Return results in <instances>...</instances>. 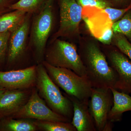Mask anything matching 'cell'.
<instances>
[{
	"label": "cell",
	"instance_id": "22",
	"mask_svg": "<svg viewBox=\"0 0 131 131\" xmlns=\"http://www.w3.org/2000/svg\"><path fill=\"white\" fill-rule=\"evenodd\" d=\"M11 33L9 32H0V62L6 54Z\"/></svg>",
	"mask_w": 131,
	"mask_h": 131
},
{
	"label": "cell",
	"instance_id": "23",
	"mask_svg": "<svg viewBox=\"0 0 131 131\" xmlns=\"http://www.w3.org/2000/svg\"><path fill=\"white\" fill-rule=\"evenodd\" d=\"M82 7H95L103 9L108 7L109 4L103 0H76Z\"/></svg>",
	"mask_w": 131,
	"mask_h": 131
},
{
	"label": "cell",
	"instance_id": "13",
	"mask_svg": "<svg viewBox=\"0 0 131 131\" xmlns=\"http://www.w3.org/2000/svg\"><path fill=\"white\" fill-rule=\"evenodd\" d=\"M72 102L73 115L71 122L78 131H96L93 118L90 112L89 102L79 100L66 94Z\"/></svg>",
	"mask_w": 131,
	"mask_h": 131
},
{
	"label": "cell",
	"instance_id": "21",
	"mask_svg": "<svg viewBox=\"0 0 131 131\" xmlns=\"http://www.w3.org/2000/svg\"><path fill=\"white\" fill-rule=\"evenodd\" d=\"M131 8V6L123 9H116L108 7L102 9L103 12L107 14L110 20L113 23L122 17V15L130 10Z\"/></svg>",
	"mask_w": 131,
	"mask_h": 131
},
{
	"label": "cell",
	"instance_id": "5",
	"mask_svg": "<svg viewBox=\"0 0 131 131\" xmlns=\"http://www.w3.org/2000/svg\"><path fill=\"white\" fill-rule=\"evenodd\" d=\"M53 0H47L43 7L32 20L30 45L34 49L39 63L43 61L46 43L53 27Z\"/></svg>",
	"mask_w": 131,
	"mask_h": 131
},
{
	"label": "cell",
	"instance_id": "3",
	"mask_svg": "<svg viewBox=\"0 0 131 131\" xmlns=\"http://www.w3.org/2000/svg\"><path fill=\"white\" fill-rule=\"evenodd\" d=\"M42 63L52 81L66 94L89 102L93 87L86 78L80 76L71 70L52 66L45 61Z\"/></svg>",
	"mask_w": 131,
	"mask_h": 131
},
{
	"label": "cell",
	"instance_id": "2",
	"mask_svg": "<svg viewBox=\"0 0 131 131\" xmlns=\"http://www.w3.org/2000/svg\"><path fill=\"white\" fill-rule=\"evenodd\" d=\"M35 86L39 95L52 110L72 119L73 115L72 102L67 96L63 95L58 86L49 77L42 63L37 66Z\"/></svg>",
	"mask_w": 131,
	"mask_h": 131
},
{
	"label": "cell",
	"instance_id": "15",
	"mask_svg": "<svg viewBox=\"0 0 131 131\" xmlns=\"http://www.w3.org/2000/svg\"><path fill=\"white\" fill-rule=\"evenodd\" d=\"M26 14L25 12L15 10L0 16V32H13L22 24Z\"/></svg>",
	"mask_w": 131,
	"mask_h": 131
},
{
	"label": "cell",
	"instance_id": "11",
	"mask_svg": "<svg viewBox=\"0 0 131 131\" xmlns=\"http://www.w3.org/2000/svg\"><path fill=\"white\" fill-rule=\"evenodd\" d=\"M32 14L27 13L22 24L11 33L9 39L8 61L13 63L20 58L25 50Z\"/></svg>",
	"mask_w": 131,
	"mask_h": 131
},
{
	"label": "cell",
	"instance_id": "27",
	"mask_svg": "<svg viewBox=\"0 0 131 131\" xmlns=\"http://www.w3.org/2000/svg\"><path fill=\"white\" fill-rule=\"evenodd\" d=\"M115 1H121V0H115Z\"/></svg>",
	"mask_w": 131,
	"mask_h": 131
},
{
	"label": "cell",
	"instance_id": "7",
	"mask_svg": "<svg viewBox=\"0 0 131 131\" xmlns=\"http://www.w3.org/2000/svg\"><path fill=\"white\" fill-rule=\"evenodd\" d=\"M16 119H29L44 121L70 122L71 120L55 112L46 105L39 94L37 89H33L26 103L10 115Z\"/></svg>",
	"mask_w": 131,
	"mask_h": 131
},
{
	"label": "cell",
	"instance_id": "14",
	"mask_svg": "<svg viewBox=\"0 0 131 131\" xmlns=\"http://www.w3.org/2000/svg\"><path fill=\"white\" fill-rule=\"evenodd\" d=\"M110 89L113 96V104L108 114V119L113 123L120 121L124 113L131 111V96L115 89Z\"/></svg>",
	"mask_w": 131,
	"mask_h": 131
},
{
	"label": "cell",
	"instance_id": "10",
	"mask_svg": "<svg viewBox=\"0 0 131 131\" xmlns=\"http://www.w3.org/2000/svg\"><path fill=\"white\" fill-rule=\"evenodd\" d=\"M110 66L117 75L118 80L115 89L131 94V61L120 51L113 50L107 53Z\"/></svg>",
	"mask_w": 131,
	"mask_h": 131
},
{
	"label": "cell",
	"instance_id": "25",
	"mask_svg": "<svg viewBox=\"0 0 131 131\" xmlns=\"http://www.w3.org/2000/svg\"><path fill=\"white\" fill-rule=\"evenodd\" d=\"M6 90V89L0 86V97Z\"/></svg>",
	"mask_w": 131,
	"mask_h": 131
},
{
	"label": "cell",
	"instance_id": "18",
	"mask_svg": "<svg viewBox=\"0 0 131 131\" xmlns=\"http://www.w3.org/2000/svg\"><path fill=\"white\" fill-rule=\"evenodd\" d=\"M38 129L45 131H76L71 122L44 121L35 120Z\"/></svg>",
	"mask_w": 131,
	"mask_h": 131
},
{
	"label": "cell",
	"instance_id": "1",
	"mask_svg": "<svg viewBox=\"0 0 131 131\" xmlns=\"http://www.w3.org/2000/svg\"><path fill=\"white\" fill-rule=\"evenodd\" d=\"M80 56L87 79L93 88L115 89L118 80L117 73L99 46L94 43L89 44Z\"/></svg>",
	"mask_w": 131,
	"mask_h": 131
},
{
	"label": "cell",
	"instance_id": "20",
	"mask_svg": "<svg viewBox=\"0 0 131 131\" xmlns=\"http://www.w3.org/2000/svg\"><path fill=\"white\" fill-rule=\"evenodd\" d=\"M115 45L120 51L129 58L131 61V43L124 35L116 34Z\"/></svg>",
	"mask_w": 131,
	"mask_h": 131
},
{
	"label": "cell",
	"instance_id": "12",
	"mask_svg": "<svg viewBox=\"0 0 131 131\" xmlns=\"http://www.w3.org/2000/svg\"><path fill=\"white\" fill-rule=\"evenodd\" d=\"M28 89H7L0 97V117L10 116L24 105L31 93Z\"/></svg>",
	"mask_w": 131,
	"mask_h": 131
},
{
	"label": "cell",
	"instance_id": "26",
	"mask_svg": "<svg viewBox=\"0 0 131 131\" xmlns=\"http://www.w3.org/2000/svg\"><path fill=\"white\" fill-rule=\"evenodd\" d=\"M5 1L6 0H0V13L3 12L1 9V7H2L1 6H2V4H3V3L5 2Z\"/></svg>",
	"mask_w": 131,
	"mask_h": 131
},
{
	"label": "cell",
	"instance_id": "6",
	"mask_svg": "<svg viewBox=\"0 0 131 131\" xmlns=\"http://www.w3.org/2000/svg\"><path fill=\"white\" fill-rule=\"evenodd\" d=\"M113 104V96L111 89L93 88L89 108L96 130H112V123L108 121V117Z\"/></svg>",
	"mask_w": 131,
	"mask_h": 131
},
{
	"label": "cell",
	"instance_id": "9",
	"mask_svg": "<svg viewBox=\"0 0 131 131\" xmlns=\"http://www.w3.org/2000/svg\"><path fill=\"white\" fill-rule=\"evenodd\" d=\"M37 66L18 70L0 71V86L8 90L28 89L36 86Z\"/></svg>",
	"mask_w": 131,
	"mask_h": 131
},
{
	"label": "cell",
	"instance_id": "16",
	"mask_svg": "<svg viewBox=\"0 0 131 131\" xmlns=\"http://www.w3.org/2000/svg\"><path fill=\"white\" fill-rule=\"evenodd\" d=\"M1 129L7 131H35L38 130L34 121L29 119H16L9 118L4 121Z\"/></svg>",
	"mask_w": 131,
	"mask_h": 131
},
{
	"label": "cell",
	"instance_id": "17",
	"mask_svg": "<svg viewBox=\"0 0 131 131\" xmlns=\"http://www.w3.org/2000/svg\"><path fill=\"white\" fill-rule=\"evenodd\" d=\"M47 0H19L9 6L11 10H18L32 14L38 13L43 7Z\"/></svg>",
	"mask_w": 131,
	"mask_h": 131
},
{
	"label": "cell",
	"instance_id": "19",
	"mask_svg": "<svg viewBox=\"0 0 131 131\" xmlns=\"http://www.w3.org/2000/svg\"><path fill=\"white\" fill-rule=\"evenodd\" d=\"M112 28L115 33L122 34L131 39V11H127L122 19L113 23Z\"/></svg>",
	"mask_w": 131,
	"mask_h": 131
},
{
	"label": "cell",
	"instance_id": "4",
	"mask_svg": "<svg viewBox=\"0 0 131 131\" xmlns=\"http://www.w3.org/2000/svg\"><path fill=\"white\" fill-rule=\"evenodd\" d=\"M50 43L51 46L46 50L45 61L55 67L71 70L87 78L85 68L74 45L58 39Z\"/></svg>",
	"mask_w": 131,
	"mask_h": 131
},
{
	"label": "cell",
	"instance_id": "24",
	"mask_svg": "<svg viewBox=\"0 0 131 131\" xmlns=\"http://www.w3.org/2000/svg\"><path fill=\"white\" fill-rule=\"evenodd\" d=\"M113 34V31L112 27H110L107 29L100 37L97 39L104 44L110 45L112 41Z\"/></svg>",
	"mask_w": 131,
	"mask_h": 131
},
{
	"label": "cell",
	"instance_id": "8",
	"mask_svg": "<svg viewBox=\"0 0 131 131\" xmlns=\"http://www.w3.org/2000/svg\"><path fill=\"white\" fill-rule=\"evenodd\" d=\"M60 26L51 38L50 43L60 37L75 34L82 17V7L76 0H60Z\"/></svg>",
	"mask_w": 131,
	"mask_h": 131
}]
</instances>
